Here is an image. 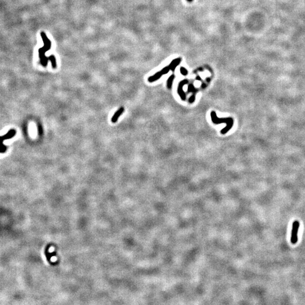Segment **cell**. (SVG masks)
Masks as SVG:
<instances>
[{
  "label": "cell",
  "instance_id": "9c48e42d",
  "mask_svg": "<svg viewBox=\"0 0 305 305\" xmlns=\"http://www.w3.org/2000/svg\"><path fill=\"white\" fill-rule=\"evenodd\" d=\"M174 79H175V75L174 74L171 75L167 79V87L169 89H171L172 88Z\"/></svg>",
  "mask_w": 305,
  "mask_h": 305
},
{
  "label": "cell",
  "instance_id": "4fadbf2b",
  "mask_svg": "<svg viewBox=\"0 0 305 305\" xmlns=\"http://www.w3.org/2000/svg\"><path fill=\"white\" fill-rule=\"evenodd\" d=\"M187 1H188V2H192V1H193V0H187Z\"/></svg>",
  "mask_w": 305,
  "mask_h": 305
},
{
  "label": "cell",
  "instance_id": "8fae6325",
  "mask_svg": "<svg viewBox=\"0 0 305 305\" xmlns=\"http://www.w3.org/2000/svg\"><path fill=\"white\" fill-rule=\"evenodd\" d=\"M7 149H8L7 146H6L4 143H2V145H1V149H0V152H1V153H4V152H5L7 150Z\"/></svg>",
  "mask_w": 305,
  "mask_h": 305
},
{
  "label": "cell",
  "instance_id": "ba28073f",
  "mask_svg": "<svg viewBox=\"0 0 305 305\" xmlns=\"http://www.w3.org/2000/svg\"><path fill=\"white\" fill-rule=\"evenodd\" d=\"M181 58H177L174 59V60H172L171 61V62L170 63L169 66L170 70L171 71H174L175 70L176 68V67H177V66L179 65V64L181 63Z\"/></svg>",
  "mask_w": 305,
  "mask_h": 305
},
{
  "label": "cell",
  "instance_id": "7a4b0ae2",
  "mask_svg": "<svg viewBox=\"0 0 305 305\" xmlns=\"http://www.w3.org/2000/svg\"><path fill=\"white\" fill-rule=\"evenodd\" d=\"M42 39H43L44 42L45 43L44 46L42 48H40L39 50V56L40 58V62L43 66H46L48 63V58L45 56V53L48 50L50 49L51 47V42L48 39V38L46 37V35L45 34L44 32H42L41 33Z\"/></svg>",
  "mask_w": 305,
  "mask_h": 305
},
{
  "label": "cell",
  "instance_id": "7c38bea8",
  "mask_svg": "<svg viewBox=\"0 0 305 305\" xmlns=\"http://www.w3.org/2000/svg\"><path fill=\"white\" fill-rule=\"evenodd\" d=\"M195 100H196V96L195 94H193L189 99V102L190 103H192L194 102Z\"/></svg>",
  "mask_w": 305,
  "mask_h": 305
},
{
  "label": "cell",
  "instance_id": "3957f363",
  "mask_svg": "<svg viewBox=\"0 0 305 305\" xmlns=\"http://www.w3.org/2000/svg\"><path fill=\"white\" fill-rule=\"evenodd\" d=\"M300 222L298 220H295L293 223L290 238V241L292 244H296L298 241V232L300 228Z\"/></svg>",
  "mask_w": 305,
  "mask_h": 305
},
{
  "label": "cell",
  "instance_id": "5b68a950",
  "mask_svg": "<svg viewBox=\"0 0 305 305\" xmlns=\"http://www.w3.org/2000/svg\"><path fill=\"white\" fill-rule=\"evenodd\" d=\"M188 83L189 81L188 79H184V80L180 81L179 84L178 88H177V93H178V94L179 95L180 97L181 98V99L183 101H185L186 99H187L185 93L183 90V86L185 85L188 84Z\"/></svg>",
  "mask_w": 305,
  "mask_h": 305
},
{
  "label": "cell",
  "instance_id": "8992f818",
  "mask_svg": "<svg viewBox=\"0 0 305 305\" xmlns=\"http://www.w3.org/2000/svg\"><path fill=\"white\" fill-rule=\"evenodd\" d=\"M16 133H17V131L15 130H14V129L10 130L5 135H4L1 137L2 143H3L5 140L12 139L13 137H14L16 135Z\"/></svg>",
  "mask_w": 305,
  "mask_h": 305
},
{
  "label": "cell",
  "instance_id": "6da1fadb",
  "mask_svg": "<svg viewBox=\"0 0 305 305\" xmlns=\"http://www.w3.org/2000/svg\"><path fill=\"white\" fill-rule=\"evenodd\" d=\"M211 119L212 123L214 124H218L220 123H225L227 124L226 127H224L222 130H221V133L223 135L225 134L232 127L233 124V120L231 118H219L217 117L215 111H212L210 114Z\"/></svg>",
  "mask_w": 305,
  "mask_h": 305
},
{
  "label": "cell",
  "instance_id": "277c9868",
  "mask_svg": "<svg viewBox=\"0 0 305 305\" xmlns=\"http://www.w3.org/2000/svg\"><path fill=\"white\" fill-rule=\"evenodd\" d=\"M170 68L169 66H167L163 68L160 71H158L157 72L155 73V74H154L153 75L150 76L148 78V81L150 82V83H152V82H154L157 81V80H159L163 75L167 74L168 72L170 71Z\"/></svg>",
  "mask_w": 305,
  "mask_h": 305
},
{
  "label": "cell",
  "instance_id": "52a82bcc",
  "mask_svg": "<svg viewBox=\"0 0 305 305\" xmlns=\"http://www.w3.org/2000/svg\"><path fill=\"white\" fill-rule=\"evenodd\" d=\"M124 111V108L123 107H121L114 113V115L111 118V122L113 123H115L117 122L118 119L121 117V115L122 114Z\"/></svg>",
  "mask_w": 305,
  "mask_h": 305
},
{
  "label": "cell",
  "instance_id": "30bf717a",
  "mask_svg": "<svg viewBox=\"0 0 305 305\" xmlns=\"http://www.w3.org/2000/svg\"><path fill=\"white\" fill-rule=\"evenodd\" d=\"M180 73H181V74H182L183 76H187L188 75V70L184 67H180Z\"/></svg>",
  "mask_w": 305,
  "mask_h": 305
}]
</instances>
